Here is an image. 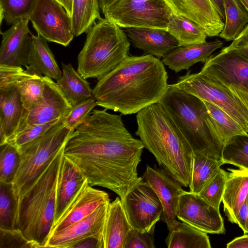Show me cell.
Returning <instances> with one entry per match:
<instances>
[{"mask_svg": "<svg viewBox=\"0 0 248 248\" xmlns=\"http://www.w3.org/2000/svg\"><path fill=\"white\" fill-rule=\"evenodd\" d=\"M248 14V0H238Z\"/></svg>", "mask_w": 248, "mask_h": 248, "instance_id": "816d5d0a", "label": "cell"}, {"mask_svg": "<svg viewBox=\"0 0 248 248\" xmlns=\"http://www.w3.org/2000/svg\"><path fill=\"white\" fill-rule=\"evenodd\" d=\"M0 81L16 87L25 110L36 105L43 96L45 89L43 76L24 70L21 66L0 65Z\"/></svg>", "mask_w": 248, "mask_h": 248, "instance_id": "d6986e66", "label": "cell"}, {"mask_svg": "<svg viewBox=\"0 0 248 248\" xmlns=\"http://www.w3.org/2000/svg\"><path fill=\"white\" fill-rule=\"evenodd\" d=\"M99 0H73L71 19L75 36H78L89 29L96 20L102 18Z\"/></svg>", "mask_w": 248, "mask_h": 248, "instance_id": "4dcf8cb0", "label": "cell"}, {"mask_svg": "<svg viewBox=\"0 0 248 248\" xmlns=\"http://www.w3.org/2000/svg\"><path fill=\"white\" fill-rule=\"evenodd\" d=\"M38 0H0V23L4 20L8 24L29 19Z\"/></svg>", "mask_w": 248, "mask_h": 248, "instance_id": "8d00e7d4", "label": "cell"}, {"mask_svg": "<svg viewBox=\"0 0 248 248\" xmlns=\"http://www.w3.org/2000/svg\"><path fill=\"white\" fill-rule=\"evenodd\" d=\"M28 64L27 71L48 77L56 82L62 77V72L46 40L39 35L31 34Z\"/></svg>", "mask_w": 248, "mask_h": 248, "instance_id": "4316f807", "label": "cell"}, {"mask_svg": "<svg viewBox=\"0 0 248 248\" xmlns=\"http://www.w3.org/2000/svg\"><path fill=\"white\" fill-rule=\"evenodd\" d=\"M167 31L178 42V46L206 42L205 32L192 20L173 14L168 25Z\"/></svg>", "mask_w": 248, "mask_h": 248, "instance_id": "f546056e", "label": "cell"}, {"mask_svg": "<svg viewBox=\"0 0 248 248\" xmlns=\"http://www.w3.org/2000/svg\"><path fill=\"white\" fill-rule=\"evenodd\" d=\"M160 103L187 141L194 154L221 160L224 143L216 131L203 101L169 84Z\"/></svg>", "mask_w": 248, "mask_h": 248, "instance_id": "277c9868", "label": "cell"}, {"mask_svg": "<svg viewBox=\"0 0 248 248\" xmlns=\"http://www.w3.org/2000/svg\"><path fill=\"white\" fill-rule=\"evenodd\" d=\"M176 216L181 221L207 233H225L219 209L198 194L184 191L180 197Z\"/></svg>", "mask_w": 248, "mask_h": 248, "instance_id": "5bb4252c", "label": "cell"}, {"mask_svg": "<svg viewBox=\"0 0 248 248\" xmlns=\"http://www.w3.org/2000/svg\"><path fill=\"white\" fill-rule=\"evenodd\" d=\"M168 248H211L207 233L184 222L176 221L165 239Z\"/></svg>", "mask_w": 248, "mask_h": 248, "instance_id": "f1b7e54d", "label": "cell"}, {"mask_svg": "<svg viewBox=\"0 0 248 248\" xmlns=\"http://www.w3.org/2000/svg\"><path fill=\"white\" fill-rule=\"evenodd\" d=\"M125 31L134 47L158 59L178 46L177 41L166 30L131 28Z\"/></svg>", "mask_w": 248, "mask_h": 248, "instance_id": "603a6c76", "label": "cell"}, {"mask_svg": "<svg viewBox=\"0 0 248 248\" xmlns=\"http://www.w3.org/2000/svg\"><path fill=\"white\" fill-rule=\"evenodd\" d=\"M74 130L68 128L62 120L21 149L19 166L13 182L18 198L31 187L64 149Z\"/></svg>", "mask_w": 248, "mask_h": 248, "instance_id": "52a82bcc", "label": "cell"}, {"mask_svg": "<svg viewBox=\"0 0 248 248\" xmlns=\"http://www.w3.org/2000/svg\"><path fill=\"white\" fill-rule=\"evenodd\" d=\"M43 78L45 89L41 100L31 108L24 109L14 134L28 126L63 118L72 108L56 82L46 76Z\"/></svg>", "mask_w": 248, "mask_h": 248, "instance_id": "4fadbf2b", "label": "cell"}, {"mask_svg": "<svg viewBox=\"0 0 248 248\" xmlns=\"http://www.w3.org/2000/svg\"><path fill=\"white\" fill-rule=\"evenodd\" d=\"M227 248H248V234L236 237L227 244Z\"/></svg>", "mask_w": 248, "mask_h": 248, "instance_id": "7dc6e473", "label": "cell"}, {"mask_svg": "<svg viewBox=\"0 0 248 248\" xmlns=\"http://www.w3.org/2000/svg\"><path fill=\"white\" fill-rule=\"evenodd\" d=\"M236 223L245 234H248V196L236 215Z\"/></svg>", "mask_w": 248, "mask_h": 248, "instance_id": "bcb514c9", "label": "cell"}, {"mask_svg": "<svg viewBox=\"0 0 248 248\" xmlns=\"http://www.w3.org/2000/svg\"><path fill=\"white\" fill-rule=\"evenodd\" d=\"M228 172L220 168L199 194L209 203L219 209L222 202Z\"/></svg>", "mask_w": 248, "mask_h": 248, "instance_id": "f35d334b", "label": "cell"}, {"mask_svg": "<svg viewBox=\"0 0 248 248\" xmlns=\"http://www.w3.org/2000/svg\"><path fill=\"white\" fill-rule=\"evenodd\" d=\"M228 46L248 60V24Z\"/></svg>", "mask_w": 248, "mask_h": 248, "instance_id": "ee69618b", "label": "cell"}, {"mask_svg": "<svg viewBox=\"0 0 248 248\" xmlns=\"http://www.w3.org/2000/svg\"><path fill=\"white\" fill-rule=\"evenodd\" d=\"M132 227L129 223L120 198L108 204L102 236L104 248H124Z\"/></svg>", "mask_w": 248, "mask_h": 248, "instance_id": "d4e9b609", "label": "cell"}, {"mask_svg": "<svg viewBox=\"0 0 248 248\" xmlns=\"http://www.w3.org/2000/svg\"><path fill=\"white\" fill-rule=\"evenodd\" d=\"M118 0H99L100 10L102 13L106 9Z\"/></svg>", "mask_w": 248, "mask_h": 248, "instance_id": "681fc988", "label": "cell"}, {"mask_svg": "<svg viewBox=\"0 0 248 248\" xmlns=\"http://www.w3.org/2000/svg\"><path fill=\"white\" fill-rule=\"evenodd\" d=\"M168 79L160 59L149 54L128 56L98 80L93 97L106 110L136 114L160 102L168 88Z\"/></svg>", "mask_w": 248, "mask_h": 248, "instance_id": "7a4b0ae2", "label": "cell"}, {"mask_svg": "<svg viewBox=\"0 0 248 248\" xmlns=\"http://www.w3.org/2000/svg\"><path fill=\"white\" fill-rule=\"evenodd\" d=\"M217 8L220 16L224 22L225 14L223 4V0H211Z\"/></svg>", "mask_w": 248, "mask_h": 248, "instance_id": "c3c4849f", "label": "cell"}, {"mask_svg": "<svg viewBox=\"0 0 248 248\" xmlns=\"http://www.w3.org/2000/svg\"><path fill=\"white\" fill-rule=\"evenodd\" d=\"M224 26L219 35L226 41H233L248 24V14L238 0H223Z\"/></svg>", "mask_w": 248, "mask_h": 248, "instance_id": "1f68e13d", "label": "cell"}, {"mask_svg": "<svg viewBox=\"0 0 248 248\" xmlns=\"http://www.w3.org/2000/svg\"><path fill=\"white\" fill-rule=\"evenodd\" d=\"M108 201L109 195L107 192L94 188L87 183L61 218L54 225L50 235L88 217Z\"/></svg>", "mask_w": 248, "mask_h": 248, "instance_id": "44dd1931", "label": "cell"}, {"mask_svg": "<svg viewBox=\"0 0 248 248\" xmlns=\"http://www.w3.org/2000/svg\"><path fill=\"white\" fill-rule=\"evenodd\" d=\"M104 248L102 235L91 236L81 240L74 244L71 248Z\"/></svg>", "mask_w": 248, "mask_h": 248, "instance_id": "f6af8a7d", "label": "cell"}, {"mask_svg": "<svg viewBox=\"0 0 248 248\" xmlns=\"http://www.w3.org/2000/svg\"><path fill=\"white\" fill-rule=\"evenodd\" d=\"M63 149L18 199V228L41 248H45L54 223L57 186Z\"/></svg>", "mask_w": 248, "mask_h": 248, "instance_id": "5b68a950", "label": "cell"}, {"mask_svg": "<svg viewBox=\"0 0 248 248\" xmlns=\"http://www.w3.org/2000/svg\"><path fill=\"white\" fill-rule=\"evenodd\" d=\"M174 14L196 23L207 36H219L224 22L211 0H166Z\"/></svg>", "mask_w": 248, "mask_h": 248, "instance_id": "e0dca14e", "label": "cell"}, {"mask_svg": "<svg viewBox=\"0 0 248 248\" xmlns=\"http://www.w3.org/2000/svg\"><path fill=\"white\" fill-rule=\"evenodd\" d=\"M105 18L121 28H143L168 30L173 14L166 0H118L103 13Z\"/></svg>", "mask_w": 248, "mask_h": 248, "instance_id": "ba28073f", "label": "cell"}, {"mask_svg": "<svg viewBox=\"0 0 248 248\" xmlns=\"http://www.w3.org/2000/svg\"><path fill=\"white\" fill-rule=\"evenodd\" d=\"M62 66V77L56 83L72 107L93 97L90 83L70 63Z\"/></svg>", "mask_w": 248, "mask_h": 248, "instance_id": "83f0119b", "label": "cell"}, {"mask_svg": "<svg viewBox=\"0 0 248 248\" xmlns=\"http://www.w3.org/2000/svg\"><path fill=\"white\" fill-rule=\"evenodd\" d=\"M223 45V41L216 39L201 44L179 46L165 55L161 61L169 69L177 73L183 70H188L197 62L204 63Z\"/></svg>", "mask_w": 248, "mask_h": 248, "instance_id": "cb8c5ba5", "label": "cell"}, {"mask_svg": "<svg viewBox=\"0 0 248 248\" xmlns=\"http://www.w3.org/2000/svg\"><path fill=\"white\" fill-rule=\"evenodd\" d=\"M144 146L125 127L122 114L95 109L70 134L63 155L92 186L113 191L121 199L138 183V166Z\"/></svg>", "mask_w": 248, "mask_h": 248, "instance_id": "6da1fadb", "label": "cell"}, {"mask_svg": "<svg viewBox=\"0 0 248 248\" xmlns=\"http://www.w3.org/2000/svg\"><path fill=\"white\" fill-rule=\"evenodd\" d=\"M57 1H58L59 3H60L61 4H62V0H56Z\"/></svg>", "mask_w": 248, "mask_h": 248, "instance_id": "f5cc1de1", "label": "cell"}, {"mask_svg": "<svg viewBox=\"0 0 248 248\" xmlns=\"http://www.w3.org/2000/svg\"><path fill=\"white\" fill-rule=\"evenodd\" d=\"M143 179L154 190L163 207L161 220L168 230L175 225L180 195L184 192L181 185L161 168L147 165Z\"/></svg>", "mask_w": 248, "mask_h": 248, "instance_id": "9a60e30c", "label": "cell"}, {"mask_svg": "<svg viewBox=\"0 0 248 248\" xmlns=\"http://www.w3.org/2000/svg\"><path fill=\"white\" fill-rule=\"evenodd\" d=\"M221 160L248 170V134L235 136L227 141L222 149Z\"/></svg>", "mask_w": 248, "mask_h": 248, "instance_id": "d590c367", "label": "cell"}, {"mask_svg": "<svg viewBox=\"0 0 248 248\" xmlns=\"http://www.w3.org/2000/svg\"><path fill=\"white\" fill-rule=\"evenodd\" d=\"M62 5L68 14L71 16L72 14L73 0H62Z\"/></svg>", "mask_w": 248, "mask_h": 248, "instance_id": "f907efd6", "label": "cell"}, {"mask_svg": "<svg viewBox=\"0 0 248 248\" xmlns=\"http://www.w3.org/2000/svg\"><path fill=\"white\" fill-rule=\"evenodd\" d=\"M20 154L9 142L0 145V182L13 183L20 161Z\"/></svg>", "mask_w": 248, "mask_h": 248, "instance_id": "74e56055", "label": "cell"}, {"mask_svg": "<svg viewBox=\"0 0 248 248\" xmlns=\"http://www.w3.org/2000/svg\"><path fill=\"white\" fill-rule=\"evenodd\" d=\"M108 201L84 218L51 234L45 248H71L77 242L88 237L102 235Z\"/></svg>", "mask_w": 248, "mask_h": 248, "instance_id": "2e32d148", "label": "cell"}, {"mask_svg": "<svg viewBox=\"0 0 248 248\" xmlns=\"http://www.w3.org/2000/svg\"><path fill=\"white\" fill-rule=\"evenodd\" d=\"M18 199L13 183L0 182V229H18Z\"/></svg>", "mask_w": 248, "mask_h": 248, "instance_id": "836d02e7", "label": "cell"}, {"mask_svg": "<svg viewBox=\"0 0 248 248\" xmlns=\"http://www.w3.org/2000/svg\"><path fill=\"white\" fill-rule=\"evenodd\" d=\"M96 105L93 97L78 104L72 108L63 118V123L68 128L75 130L85 120Z\"/></svg>", "mask_w": 248, "mask_h": 248, "instance_id": "60d3db41", "label": "cell"}, {"mask_svg": "<svg viewBox=\"0 0 248 248\" xmlns=\"http://www.w3.org/2000/svg\"><path fill=\"white\" fill-rule=\"evenodd\" d=\"M87 183V179L79 170L63 155L57 186L54 225L61 218Z\"/></svg>", "mask_w": 248, "mask_h": 248, "instance_id": "ffe728a7", "label": "cell"}, {"mask_svg": "<svg viewBox=\"0 0 248 248\" xmlns=\"http://www.w3.org/2000/svg\"><path fill=\"white\" fill-rule=\"evenodd\" d=\"M222 165L221 160L193 153L190 191L199 194Z\"/></svg>", "mask_w": 248, "mask_h": 248, "instance_id": "d6a6232c", "label": "cell"}, {"mask_svg": "<svg viewBox=\"0 0 248 248\" xmlns=\"http://www.w3.org/2000/svg\"><path fill=\"white\" fill-rule=\"evenodd\" d=\"M155 228L145 232L132 229L126 238L124 248H155Z\"/></svg>", "mask_w": 248, "mask_h": 248, "instance_id": "7bdbcfd3", "label": "cell"}, {"mask_svg": "<svg viewBox=\"0 0 248 248\" xmlns=\"http://www.w3.org/2000/svg\"><path fill=\"white\" fill-rule=\"evenodd\" d=\"M130 43L119 26L104 18L87 32L78 57V72L85 79L98 80L113 70L129 56Z\"/></svg>", "mask_w": 248, "mask_h": 248, "instance_id": "8992f818", "label": "cell"}, {"mask_svg": "<svg viewBox=\"0 0 248 248\" xmlns=\"http://www.w3.org/2000/svg\"><path fill=\"white\" fill-rule=\"evenodd\" d=\"M29 19L46 41L67 46L75 36L71 16L56 0H38Z\"/></svg>", "mask_w": 248, "mask_h": 248, "instance_id": "8fae6325", "label": "cell"}, {"mask_svg": "<svg viewBox=\"0 0 248 248\" xmlns=\"http://www.w3.org/2000/svg\"><path fill=\"white\" fill-rule=\"evenodd\" d=\"M121 200L133 229L148 232L155 227L161 217L162 204L153 188L143 180Z\"/></svg>", "mask_w": 248, "mask_h": 248, "instance_id": "7c38bea8", "label": "cell"}, {"mask_svg": "<svg viewBox=\"0 0 248 248\" xmlns=\"http://www.w3.org/2000/svg\"><path fill=\"white\" fill-rule=\"evenodd\" d=\"M222 197L224 212L228 220L236 223V216L248 196V170L239 168L228 169Z\"/></svg>", "mask_w": 248, "mask_h": 248, "instance_id": "484cf974", "label": "cell"}, {"mask_svg": "<svg viewBox=\"0 0 248 248\" xmlns=\"http://www.w3.org/2000/svg\"><path fill=\"white\" fill-rule=\"evenodd\" d=\"M200 73L226 89L248 108V60L228 46L211 55Z\"/></svg>", "mask_w": 248, "mask_h": 248, "instance_id": "9c48e42d", "label": "cell"}, {"mask_svg": "<svg viewBox=\"0 0 248 248\" xmlns=\"http://www.w3.org/2000/svg\"><path fill=\"white\" fill-rule=\"evenodd\" d=\"M0 248H41L36 243L28 239L18 229H0Z\"/></svg>", "mask_w": 248, "mask_h": 248, "instance_id": "b9f144b4", "label": "cell"}, {"mask_svg": "<svg viewBox=\"0 0 248 248\" xmlns=\"http://www.w3.org/2000/svg\"><path fill=\"white\" fill-rule=\"evenodd\" d=\"M135 132L159 166L182 186H189L193 152L168 112L160 103L136 115Z\"/></svg>", "mask_w": 248, "mask_h": 248, "instance_id": "3957f363", "label": "cell"}, {"mask_svg": "<svg viewBox=\"0 0 248 248\" xmlns=\"http://www.w3.org/2000/svg\"><path fill=\"white\" fill-rule=\"evenodd\" d=\"M203 102L213 120L216 131L224 144L235 136L248 134L237 122L222 109L208 102Z\"/></svg>", "mask_w": 248, "mask_h": 248, "instance_id": "e575fe53", "label": "cell"}, {"mask_svg": "<svg viewBox=\"0 0 248 248\" xmlns=\"http://www.w3.org/2000/svg\"><path fill=\"white\" fill-rule=\"evenodd\" d=\"M29 21V19L20 20L1 33L0 65L28 67L31 38Z\"/></svg>", "mask_w": 248, "mask_h": 248, "instance_id": "ac0fdd59", "label": "cell"}, {"mask_svg": "<svg viewBox=\"0 0 248 248\" xmlns=\"http://www.w3.org/2000/svg\"><path fill=\"white\" fill-rule=\"evenodd\" d=\"M24 109L16 87L0 81V145L6 143L15 133Z\"/></svg>", "mask_w": 248, "mask_h": 248, "instance_id": "7402d4cb", "label": "cell"}, {"mask_svg": "<svg viewBox=\"0 0 248 248\" xmlns=\"http://www.w3.org/2000/svg\"><path fill=\"white\" fill-rule=\"evenodd\" d=\"M171 85L219 107L248 133V108L232 92L208 77L188 71Z\"/></svg>", "mask_w": 248, "mask_h": 248, "instance_id": "30bf717a", "label": "cell"}, {"mask_svg": "<svg viewBox=\"0 0 248 248\" xmlns=\"http://www.w3.org/2000/svg\"><path fill=\"white\" fill-rule=\"evenodd\" d=\"M63 118L42 124L27 127L8 139L9 142L16 147L19 153L21 149L35 139L44 134L59 123Z\"/></svg>", "mask_w": 248, "mask_h": 248, "instance_id": "ab89813d", "label": "cell"}]
</instances>
